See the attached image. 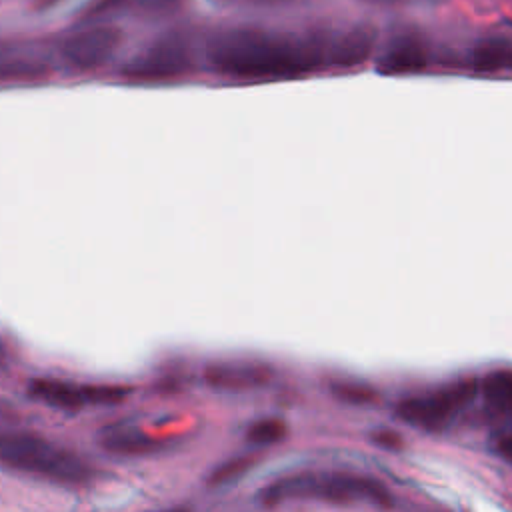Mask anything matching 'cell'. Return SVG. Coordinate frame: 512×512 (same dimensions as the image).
Here are the masks:
<instances>
[{
    "label": "cell",
    "instance_id": "cell-1",
    "mask_svg": "<svg viewBox=\"0 0 512 512\" xmlns=\"http://www.w3.org/2000/svg\"><path fill=\"white\" fill-rule=\"evenodd\" d=\"M326 50L318 36H286L262 28L236 26L214 34L206 46L210 66L246 80L296 78L316 70Z\"/></svg>",
    "mask_w": 512,
    "mask_h": 512
},
{
    "label": "cell",
    "instance_id": "cell-2",
    "mask_svg": "<svg viewBox=\"0 0 512 512\" xmlns=\"http://www.w3.org/2000/svg\"><path fill=\"white\" fill-rule=\"evenodd\" d=\"M296 498H316L332 504L370 502L376 506H390L392 496L376 478L330 470V472H296L276 478L260 490L264 506H278Z\"/></svg>",
    "mask_w": 512,
    "mask_h": 512
},
{
    "label": "cell",
    "instance_id": "cell-3",
    "mask_svg": "<svg viewBox=\"0 0 512 512\" xmlns=\"http://www.w3.org/2000/svg\"><path fill=\"white\" fill-rule=\"evenodd\" d=\"M0 464L60 482H84L90 476L76 454L24 432H0Z\"/></svg>",
    "mask_w": 512,
    "mask_h": 512
},
{
    "label": "cell",
    "instance_id": "cell-4",
    "mask_svg": "<svg viewBox=\"0 0 512 512\" xmlns=\"http://www.w3.org/2000/svg\"><path fill=\"white\" fill-rule=\"evenodd\" d=\"M194 62L192 44L182 32H168L134 54L122 68V76L134 82H164L184 76Z\"/></svg>",
    "mask_w": 512,
    "mask_h": 512
},
{
    "label": "cell",
    "instance_id": "cell-5",
    "mask_svg": "<svg viewBox=\"0 0 512 512\" xmlns=\"http://www.w3.org/2000/svg\"><path fill=\"white\" fill-rule=\"evenodd\" d=\"M476 380H458L428 394L408 396L396 406V414L406 424L424 430L444 428L464 406L474 400Z\"/></svg>",
    "mask_w": 512,
    "mask_h": 512
},
{
    "label": "cell",
    "instance_id": "cell-6",
    "mask_svg": "<svg viewBox=\"0 0 512 512\" xmlns=\"http://www.w3.org/2000/svg\"><path fill=\"white\" fill-rule=\"evenodd\" d=\"M122 40V30L108 20L82 22L58 42V56L74 70H96L116 56Z\"/></svg>",
    "mask_w": 512,
    "mask_h": 512
},
{
    "label": "cell",
    "instance_id": "cell-7",
    "mask_svg": "<svg viewBox=\"0 0 512 512\" xmlns=\"http://www.w3.org/2000/svg\"><path fill=\"white\" fill-rule=\"evenodd\" d=\"M30 394L50 406L74 410L90 404L120 402L128 392L116 386H88V384H74V382L44 378V380L30 382Z\"/></svg>",
    "mask_w": 512,
    "mask_h": 512
},
{
    "label": "cell",
    "instance_id": "cell-8",
    "mask_svg": "<svg viewBox=\"0 0 512 512\" xmlns=\"http://www.w3.org/2000/svg\"><path fill=\"white\" fill-rule=\"evenodd\" d=\"M428 64V48L414 28L398 30L384 46L378 58L382 74H416Z\"/></svg>",
    "mask_w": 512,
    "mask_h": 512
},
{
    "label": "cell",
    "instance_id": "cell-9",
    "mask_svg": "<svg viewBox=\"0 0 512 512\" xmlns=\"http://www.w3.org/2000/svg\"><path fill=\"white\" fill-rule=\"evenodd\" d=\"M272 370L262 362L252 360H228L208 366L206 380L210 386L220 390H254L270 382Z\"/></svg>",
    "mask_w": 512,
    "mask_h": 512
},
{
    "label": "cell",
    "instance_id": "cell-10",
    "mask_svg": "<svg viewBox=\"0 0 512 512\" xmlns=\"http://www.w3.org/2000/svg\"><path fill=\"white\" fill-rule=\"evenodd\" d=\"M376 30L370 24H356L346 30L326 50V60L336 68H354L364 64L376 48Z\"/></svg>",
    "mask_w": 512,
    "mask_h": 512
},
{
    "label": "cell",
    "instance_id": "cell-11",
    "mask_svg": "<svg viewBox=\"0 0 512 512\" xmlns=\"http://www.w3.org/2000/svg\"><path fill=\"white\" fill-rule=\"evenodd\" d=\"M50 74V62L30 46L0 48V82L38 80Z\"/></svg>",
    "mask_w": 512,
    "mask_h": 512
},
{
    "label": "cell",
    "instance_id": "cell-12",
    "mask_svg": "<svg viewBox=\"0 0 512 512\" xmlns=\"http://www.w3.org/2000/svg\"><path fill=\"white\" fill-rule=\"evenodd\" d=\"M100 442L106 450L116 452V454H124V456L148 454V452H154L162 446L160 440L152 438L142 428H138L134 424H128V422L106 426L100 434Z\"/></svg>",
    "mask_w": 512,
    "mask_h": 512
},
{
    "label": "cell",
    "instance_id": "cell-13",
    "mask_svg": "<svg viewBox=\"0 0 512 512\" xmlns=\"http://www.w3.org/2000/svg\"><path fill=\"white\" fill-rule=\"evenodd\" d=\"M470 64L478 72H502L512 70V40L508 38H484L470 54Z\"/></svg>",
    "mask_w": 512,
    "mask_h": 512
},
{
    "label": "cell",
    "instance_id": "cell-14",
    "mask_svg": "<svg viewBox=\"0 0 512 512\" xmlns=\"http://www.w3.org/2000/svg\"><path fill=\"white\" fill-rule=\"evenodd\" d=\"M482 392L486 402L494 410L498 412L512 410V370L500 368L490 372L482 382Z\"/></svg>",
    "mask_w": 512,
    "mask_h": 512
},
{
    "label": "cell",
    "instance_id": "cell-15",
    "mask_svg": "<svg viewBox=\"0 0 512 512\" xmlns=\"http://www.w3.org/2000/svg\"><path fill=\"white\" fill-rule=\"evenodd\" d=\"M284 432H286V426L276 420V418H264V420H258L254 422L248 432H246V438L250 444L254 446H270L278 440L284 438Z\"/></svg>",
    "mask_w": 512,
    "mask_h": 512
},
{
    "label": "cell",
    "instance_id": "cell-16",
    "mask_svg": "<svg viewBox=\"0 0 512 512\" xmlns=\"http://www.w3.org/2000/svg\"><path fill=\"white\" fill-rule=\"evenodd\" d=\"M130 0H90L80 12L82 22H100L128 10Z\"/></svg>",
    "mask_w": 512,
    "mask_h": 512
},
{
    "label": "cell",
    "instance_id": "cell-17",
    "mask_svg": "<svg viewBox=\"0 0 512 512\" xmlns=\"http://www.w3.org/2000/svg\"><path fill=\"white\" fill-rule=\"evenodd\" d=\"M254 460L250 456H238V458H232L228 462H224L222 466H218L212 476H210V484H216V486H222V484H230L234 480H238L240 476H244L250 468H252Z\"/></svg>",
    "mask_w": 512,
    "mask_h": 512
},
{
    "label": "cell",
    "instance_id": "cell-18",
    "mask_svg": "<svg viewBox=\"0 0 512 512\" xmlns=\"http://www.w3.org/2000/svg\"><path fill=\"white\" fill-rule=\"evenodd\" d=\"M334 394L346 402H370V398L374 396L372 390L352 384V382H338L334 384Z\"/></svg>",
    "mask_w": 512,
    "mask_h": 512
},
{
    "label": "cell",
    "instance_id": "cell-19",
    "mask_svg": "<svg viewBox=\"0 0 512 512\" xmlns=\"http://www.w3.org/2000/svg\"><path fill=\"white\" fill-rule=\"evenodd\" d=\"M494 450L498 452L500 458H504L506 462H512V432L502 434V436L496 440Z\"/></svg>",
    "mask_w": 512,
    "mask_h": 512
},
{
    "label": "cell",
    "instance_id": "cell-20",
    "mask_svg": "<svg viewBox=\"0 0 512 512\" xmlns=\"http://www.w3.org/2000/svg\"><path fill=\"white\" fill-rule=\"evenodd\" d=\"M142 4L156 12H170L176 10L182 4V0H142Z\"/></svg>",
    "mask_w": 512,
    "mask_h": 512
},
{
    "label": "cell",
    "instance_id": "cell-21",
    "mask_svg": "<svg viewBox=\"0 0 512 512\" xmlns=\"http://www.w3.org/2000/svg\"><path fill=\"white\" fill-rule=\"evenodd\" d=\"M64 2H68V0H34V10L36 12H50V10L58 8Z\"/></svg>",
    "mask_w": 512,
    "mask_h": 512
},
{
    "label": "cell",
    "instance_id": "cell-22",
    "mask_svg": "<svg viewBox=\"0 0 512 512\" xmlns=\"http://www.w3.org/2000/svg\"><path fill=\"white\" fill-rule=\"evenodd\" d=\"M252 4H260V6H282V4H290L294 0H250Z\"/></svg>",
    "mask_w": 512,
    "mask_h": 512
},
{
    "label": "cell",
    "instance_id": "cell-23",
    "mask_svg": "<svg viewBox=\"0 0 512 512\" xmlns=\"http://www.w3.org/2000/svg\"><path fill=\"white\" fill-rule=\"evenodd\" d=\"M368 2L380 4V6H390V4H398V2H402V0H368Z\"/></svg>",
    "mask_w": 512,
    "mask_h": 512
}]
</instances>
